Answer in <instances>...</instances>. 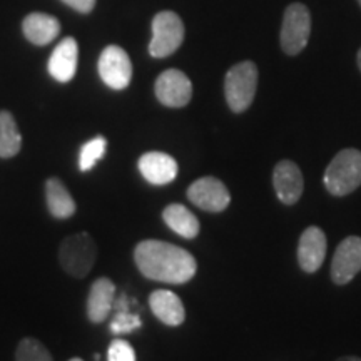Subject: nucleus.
Returning <instances> with one entry per match:
<instances>
[{
  "instance_id": "1",
  "label": "nucleus",
  "mask_w": 361,
  "mask_h": 361,
  "mask_svg": "<svg viewBox=\"0 0 361 361\" xmlns=\"http://www.w3.org/2000/svg\"><path fill=\"white\" fill-rule=\"evenodd\" d=\"M134 263L142 276L168 284L191 281L197 271L196 259L191 252L159 239L137 243L134 250Z\"/></svg>"
},
{
  "instance_id": "2",
  "label": "nucleus",
  "mask_w": 361,
  "mask_h": 361,
  "mask_svg": "<svg viewBox=\"0 0 361 361\" xmlns=\"http://www.w3.org/2000/svg\"><path fill=\"white\" fill-rule=\"evenodd\" d=\"M97 261V245L89 233H75L64 238L59 246V263L67 274L82 279Z\"/></svg>"
},
{
  "instance_id": "3",
  "label": "nucleus",
  "mask_w": 361,
  "mask_h": 361,
  "mask_svg": "<svg viewBox=\"0 0 361 361\" xmlns=\"http://www.w3.org/2000/svg\"><path fill=\"white\" fill-rule=\"evenodd\" d=\"M324 188L333 196H346L361 186V151L343 149L324 171Z\"/></svg>"
},
{
  "instance_id": "4",
  "label": "nucleus",
  "mask_w": 361,
  "mask_h": 361,
  "mask_svg": "<svg viewBox=\"0 0 361 361\" xmlns=\"http://www.w3.org/2000/svg\"><path fill=\"white\" fill-rule=\"evenodd\" d=\"M258 89V67L245 61L233 66L224 78V96L229 109L236 114L245 112L255 101Z\"/></svg>"
},
{
  "instance_id": "5",
  "label": "nucleus",
  "mask_w": 361,
  "mask_h": 361,
  "mask_svg": "<svg viewBox=\"0 0 361 361\" xmlns=\"http://www.w3.org/2000/svg\"><path fill=\"white\" fill-rule=\"evenodd\" d=\"M152 39L149 54L154 59L169 57L180 47L184 40V24L173 11H162L152 19Z\"/></svg>"
},
{
  "instance_id": "6",
  "label": "nucleus",
  "mask_w": 361,
  "mask_h": 361,
  "mask_svg": "<svg viewBox=\"0 0 361 361\" xmlns=\"http://www.w3.org/2000/svg\"><path fill=\"white\" fill-rule=\"evenodd\" d=\"M311 34V13L306 6L296 2L284 11L281 34L283 51L288 56H298L306 47Z\"/></svg>"
},
{
  "instance_id": "7",
  "label": "nucleus",
  "mask_w": 361,
  "mask_h": 361,
  "mask_svg": "<svg viewBox=\"0 0 361 361\" xmlns=\"http://www.w3.org/2000/svg\"><path fill=\"white\" fill-rule=\"evenodd\" d=\"M97 71L102 82L114 90H123L133 80V62L119 45H107L101 52Z\"/></svg>"
},
{
  "instance_id": "8",
  "label": "nucleus",
  "mask_w": 361,
  "mask_h": 361,
  "mask_svg": "<svg viewBox=\"0 0 361 361\" xmlns=\"http://www.w3.org/2000/svg\"><path fill=\"white\" fill-rule=\"evenodd\" d=\"M188 200L207 213H221L231 202V194L223 180L214 176H204L188 188Z\"/></svg>"
},
{
  "instance_id": "9",
  "label": "nucleus",
  "mask_w": 361,
  "mask_h": 361,
  "mask_svg": "<svg viewBox=\"0 0 361 361\" xmlns=\"http://www.w3.org/2000/svg\"><path fill=\"white\" fill-rule=\"evenodd\" d=\"M154 92L162 106L179 109L191 102L192 84L183 71L168 69L156 79Z\"/></svg>"
},
{
  "instance_id": "10",
  "label": "nucleus",
  "mask_w": 361,
  "mask_h": 361,
  "mask_svg": "<svg viewBox=\"0 0 361 361\" xmlns=\"http://www.w3.org/2000/svg\"><path fill=\"white\" fill-rule=\"evenodd\" d=\"M361 271V238L350 236L338 245L331 261V279L335 284H348Z\"/></svg>"
},
{
  "instance_id": "11",
  "label": "nucleus",
  "mask_w": 361,
  "mask_h": 361,
  "mask_svg": "<svg viewBox=\"0 0 361 361\" xmlns=\"http://www.w3.org/2000/svg\"><path fill=\"white\" fill-rule=\"evenodd\" d=\"M273 186L283 204H296L305 191V179L301 169L293 161H279L273 171Z\"/></svg>"
},
{
  "instance_id": "12",
  "label": "nucleus",
  "mask_w": 361,
  "mask_h": 361,
  "mask_svg": "<svg viewBox=\"0 0 361 361\" xmlns=\"http://www.w3.org/2000/svg\"><path fill=\"white\" fill-rule=\"evenodd\" d=\"M79 64V45L74 37H66L56 45L47 62V71L57 82L67 84L74 79Z\"/></svg>"
},
{
  "instance_id": "13",
  "label": "nucleus",
  "mask_w": 361,
  "mask_h": 361,
  "mask_svg": "<svg viewBox=\"0 0 361 361\" xmlns=\"http://www.w3.org/2000/svg\"><path fill=\"white\" fill-rule=\"evenodd\" d=\"M137 168L142 178L154 186H166V184L173 183L178 176V162L173 156L161 151H151L142 154L137 161Z\"/></svg>"
},
{
  "instance_id": "14",
  "label": "nucleus",
  "mask_w": 361,
  "mask_h": 361,
  "mask_svg": "<svg viewBox=\"0 0 361 361\" xmlns=\"http://www.w3.org/2000/svg\"><path fill=\"white\" fill-rule=\"evenodd\" d=\"M326 256V236L318 226L306 228L298 245V263L306 273H316Z\"/></svg>"
},
{
  "instance_id": "15",
  "label": "nucleus",
  "mask_w": 361,
  "mask_h": 361,
  "mask_svg": "<svg viewBox=\"0 0 361 361\" xmlns=\"http://www.w3.org/2000/svg\"><path fill=\"white\" fill-rule=\"evenodd\" d=\"M116 301V284L109 278H97L87 296V318L92 323L106 322Z\"/></svg>"
},
{
  "instance_id": "16",
  "label": "nucleus",
  "mask_w": 361,
  "mask_h": 361,
  "mask_svg": "<svg viewBox=\"0 0 361 361\" xmlns=\"http://www.w3.org/2000/svg\"><path fill=\"white\" fill-rule=\"evenodd\" d=\"M22 32L30 44L49 45L52 40H56L61 34V22L57 17L45 12H32L22 20Z\"/></svg>"
},
{
  "instance_id": "17",
  "label": "nucleus",
  "mask_w": 361,
  "mask_h": 361,
  "mask_svg": "<svg viewBox=\"0 0 361 361\" xmlns=\"http://www.w3.org/2000/svg\"><path fill=\"white\" fill-rule=\"evenodd\" d=\"M149 306L156 318L168 326H179L186 319V310H184L183 301L173 291H152L149 296Z\"/></svg>"
},
{
  "instance_id": "18",
  "label": "nucleus",
  "mask_w": 361,
  "mask_h": 361,
  "mask_svg": "<svg viewBox=\"0 0 361 361\" xmlns=\"http://www.w3.org/2000/svg\"><path fill=\"white\" fill-rule=\"evenodd\" d=\"M45 202H47L49 213L57 219H69L78 209L69 189L56 176L45 180Z\"/></svg>"
},
{
  "instance_id": "19",
  "label": "nucleus",
  "mask_w": 361,
  "mask_h": 361,
  "mask_svg": "<svg viewBox=\"0 0 361 361\" xmlns=\"http://www.w3.org/2000/svg\"><path fill=\"white\" fill-rule=\"evenodd\" d=\"M162 219L168 224V228L173 229L180 238L194 239L201 231L200 219L186 206L179 204V202L166 206L164 211H162Z\"/></svg>"
},
{
  "instance_id": "20",
  "label": "nucleus",
  "mask_w": 361,
  "mask_h": 361,
  "mask_svg": "<svg viewBox=\"0 0 361 361\" xmlns=\"http://www.w3.org/2000/svg\"><path fill=\"white\" fill-rule=\"evenodd\" d=\"M22 149V134L19 126L8 111H0V157L11 159Z\"/></svg>"
},
{
  "instance_id": "21",
  "label": "nucleus",
  "mask_w": 361,
  "mask_h": 361,
  "mask_svg": "<svg viewBox=\"0 0 361 361\" xmlns=\"http://www.w3.org/2000/svg\"><path fill=\"white\" fill-rule=\"evenodd\" d=\"M126 295H123L119 300L114 301L116 306V316L111 323V331L114 335H124V333H130L134 329L141 328V318L139 314L129 313L128 310V300Z\"/></svg>"
},
{
  "instance_id": "22",
  "label": "nucleus",
  "mask_w": 361,
  "mask_h": 361,
  "mask_svg": "<svg viewBox=\"0 0 361 361\" xmlns=\"http://www.w3.org/2000/svg\"><path fill=\"white\" fill-rule=\"evenodd\" d=\"M107 151V139L104 135H96L94 139H90L80 147L79 152V169L82 173H87V171L96 168L99 161L106 156Z\"/></svg>"
},
{
  "instance_id": "23",
  "label": "nucleus",
  "mask_w": 361,
  "mask_h": 361,
  "mask_svg": "<svg viewBox=\"0 0 361 361\" xmlns=\"http://www.w3.org/2000/svg\"><path fill=\"white\" fill-rule=\"evenodd\" d=\"M16 361H54L51 351L37 338L27 336L16 350Z\"/></svg>"
},
{
  "instance_id": "24",
  "label": "nucleus",
  "mask_w": 361,
  "mask_h": 361,
  "mask_svg": "<svg viewBox=\"0 0 361 361\" xmlns=\"http://www.w3.org/2000/svg\"><path fill=\"white\" fill-rule=\"evenodd\" d=\"M107 361H135V351L128 341L117 338L107 350Z\"/></svg>"
},
{
  "instance_id": "25",
  "label": "nucleus",
  "mask_w": 361,
  "mask_h": 361,
  "mask_svg": "<svg viewBox=\"0 0 361 361\" xmlns=\"http://www.w3.org/2000/svg\"><path fill=\"white\" fill-rule=\"evenodd\" d=\"M66 6H69L72 11L79 13H90L96 7L97 0H62Z\"/></svg>"
},
{
  "instance_id": "26",
  "label": "nucleus",
  "mask_w": 361,
  "mask_h": 361,
  "mask_svg": "<svg viewBox=\"0 0 361 361\" xmlns=\"http://www.w3.org/2000/svg\"><path fill=\"white\" fill-rule=\"evenodd\" d=\"M336 361H361V358H358V356H343V358Z\"/></svg>"
},
{
  "instance_id": "27",
  "label": "nucleus",
  "mask_w": 361,
  "mask_h": 361,
  "mask_svg": "<svg viewBox=\"0 0 361 361\" xmlns=\"http://www.w3.org/2000/svg\"><path fill=\"white\" fill-rule=\"evenodd\" d=\"M358 67H360V71H361V49L358 51Z\"/></svg>"
},
{
  "instance_id": "28",
  "label": "nucleus",
  "mask_w": 361,
  "mask_h": 361,
  "mask_svg": "<svg viewBox=\"0 0 361 361\" xmlns=\"http://www.w3.org/2000/svg\"><path fill=\"white\" fill-rule=\"evenodd\" d=\"M69 361H84V360L82 358H71Z\"/></svg>"
},
{
  "instance_id": "29",
  "label": "nucleus",
  "mask_w": 361,
  "mask_h": 361,
  "mask_svg": "<svg viewBox=\"0 0 361 361\" xmlns=\"http://www.w3.org/2000/svg\"><path fill=\"white\" fill-rule=\"evenodd\" d=\"M358 2H360V6H361V0H358Z\"/></svg>"
}]
</instances>
